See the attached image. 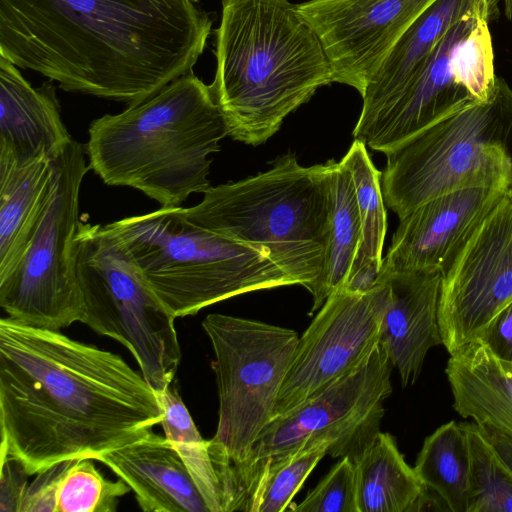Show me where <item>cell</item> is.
Instances as JSON below:
<instances>
[{
  "label": "cell",
  "mask_w": 512,
  "mask_h": 512,
  "mask_svg": "<svg viewBox=\"0 0 512 512\" xmlns=\"http://www.w3.org/2000/svg\"><path fill=\"white\" fill-rule=\"evenodd\" d=\"M143 375L112 352L59 332L0 320V458L37 475L94 459L161 425Z\"/></svg>",
  "instance_id": "cell-1"
},
{
  "label": "cell",
  "mask_w": 512,
  "mask_h": 512,
  "mask_svg": "<svg viewBox=\"0 0 512 512\" xmlns=\"http://www.w3.org/2000/svg\"><path fill=\"white\" fill-rule=\"evenodd\" d=\"M211 30L200 0H0V56L127 107L193 72Z\"/></svg>",
  "instance_id": "cell-2"
},
{
  "label": "cell",
  "mask_w": 512,
  "mask_h": 512,
  "mask_svg": "<svg viewBox=\"0 0 512 512\" xmlns=\"http://www.w3.org/2000/svg\"><path fill=\"white\" fill-rule=\"evenodd\" d=\"M209 85L228 136L258 146L333 83L325 50L288 0H221Z\"/></svg>",
  "instance_id": "cell-3"
},
{
  "label": "cell",
  "mask_w": 512,
  "mask_h": 512,
  "mask_svg": "<svg viewBox=\"0 0 512 512\" xmlns=\"http://www.w3.org/2000/svg\"><path fill=\"white\" fill-rule=\"evenodd\" d=\"M88 134L89 167L105 184L178 208L211 187L209 156L228 127L210 86L191 72L141 104L93 120Z\"/></svg>",
  "instance_id": "cell-4"
},
{
  "label": "cell",
  "mask_w": 512,
  "mask_h": 512,
  "mask_svg": "<svg viewBox=\"0 0 512 512\" xmlns=\"http://www.w3.org/2000/svg\"><path fill=\"white\" fill-rule=\"evenodd\" d=\"M330 171V160L306 167L294 154H285L264 172L211 186L200 203L179 212L204 229L266 249L311 292L323 264Z\"/></svg>",
  "instance_id": "cell-5"
},
{
  "label": "cell",
  "mask_w": 512,
  "mask_h": 512,
  "mask_svg": "<svg viewBox=\"0 0 512 512\" xmlns=\"http://www.w3.org/2000/svg\"><path fill=\"white\" fill-rule=\"evenodd\" d=\"M104 226L176 318L240 294L297 285L266 249L197 226L179 207Z\"/></svg>",
  "instance_id": "cell-6"
},
{
  "label": "cell",
  "mask_w": 512,
  "mask_h": 512,
  "mask_svg": "<svg viewBox=\"0 0 512 512\" xmlns=\"http://www.w3.org/2000/svg\"><path fill=\"white\" fill-rule=\"evenodd\" d=\"M385 204L401 219L421 204L469 187L512 192V88L470 100L386 154Z\"/></svg>",
  "instance_id": "cell-7"
},
{
  "label": "cell",
  "mask_w": 512,
  "mask_h": 512,
  "mask_svg": "<svg viewBox=\"0 0 512 512\" xmlns=\"http://www.w3.org/2000/svg\"><path fill=\"white\" fill-rule=\"evenodd\" d=\"M75 241L80 322L125 346L149 385L163 391L181 360L176 317L104 225L81 221Z\"/></svg>",
  "instance_id": "cell-8"
},
{
  "label": "cell",
  "mask_w": 512,
  "mask_h": 512,
  "mask_svg": "<svg viewBox=\"0 0 512 512\" xmlns=\"http://www.w3.org/2000/svg\"><path fill=\"white\" fill-rule=\"evenodd\" d=\"M391 366L379 341L357 366L274 417L259 434L247 460L232 465L238 491L251 498L267 461L282 458L305 443L326 442L327 454L355 461L380 432L383 404L392 392Z\"/></svg>",
  "instance_id": "cell-9"
},
{
  "label": "cell",
  "mask_w": 512,
  "mask_h": 512,
  "mask_svg": "<svg viewBox=\"0 0 512 512\" xmlns=\"http://www.w3.org/2000/svg\"><path fill=\"white\" fill-rule=\"evenodd\" d=\"M73 138L53 160L54 184L46 209L16 267L0 279V306L8 318L38 329L60 330L83 316L76 275L80 188L90 169Z\"/></svg>",
  "instance_id": "cell-10"
},
{
  "label": "cell",
  "mask_w": 512,
  "mask_h": 512,
  "mask_svg": "<svg viewBox=\"0 0 512 512\" xmlns=\"http://www.w3.org/2000/svg\"><path fill=\"white\" fill-rule=\"evenodd\" d=\"M202 328L214 352L219 398L210 446L239 465L274 417L299 337L288 328L219 313L207 315Z\"/></svg>",
  "instance_id": "cell-11"
},
{
  "label": "cell",
  "mask_w": 512,
  "mask_h": 512,
  "mask_svg": "<svg viewBox=\"0 0 512 512\" xmlns=\"http://www.w3.org/2000/svg\"><path fill=\"white\" fill-rule=\"evenodd\" d=\"M438 321L451 355L477 340L512 301V192L461 237L441 266Z\"/></svg>",
  "instance_id": "cell-12"
},
{
  "label": "cell",
  "mask_w": 512,
  "mask_h": 512,
  "mask_svg": "<svg viewBox=\"0 0 512 512\" xmlns=\"http://www.w3.org/2000/svg\"><path fill=\"white\" fill-rule=\"evenodd\" d=\"M387 300L388 285L381 278L369 293L338 289L326 299L298 339L274 417L292 410L369 355L380 341Z\"/></svg>",
  "instance_id": "cell-13"
},
{
  "label": "cell",
  "mask_w": 512,
  "mask_h": 512,
  "mask_svg": "<svg viewBox=\"0 0 512 512\" xmlns=\"http://www.w3.org/2000/svg\"><path fill=\"white\" fill-rule=\"evenodd\" d=\"M437 0H308L297 11L318 36L333 83L362 95L387 55Z\"/></svg>",
  "instance_id": "cell-14"
},
{
  "label": "cell",
  "mask_w": 512,
  "mask_h": 512,
  "mask_svg": "<svg viewBox=\"0 0 512 512\" xmlns=\"http://www.w3.org/2000/svg\"><path fill=\"white\" fill-rule=\"evenodd\" d=\"M499 15L490 5L453 25L409 82L373 112L359 116L354 139L385 155L464 103L474 100L455 79L452 58L477 20Z\"/></svg>",
  "instance_id": "cell-15"
},
{
  "label": "cell",
  "mask_w": 512,
  "mask_h": 512,
  "mask_svg": "<svg viewBox=\"0 0 512 512\" xmlns=\"http://www.w3.org/2000/svg\"><path fill=\"white\" fill-rule=\"evenodd\" d=\"M507 192L469 187L433 198L399 219L382 269H439L469 228Z\"/></svg>",
  "instance_id": "cell-16"
},
{
  "label": "cell",
  "mask_w": 512,
  "mask_h": 512,
  "mask_svg": "<svg viewBox=\"0 0 512 512\" xmlns=\"http://www.w3.org/2000/svg\"><path fill=\"white\" fill-rule=\"evenodd\" d=\"M380 278L388 285L380 342L406 387L418 379L428 351L442 344L438 321L441 273L439 269L381 268Z\"/></svg>",
  "instance_id": "cell-17"
},
{
  "label": "cell",
  "mask_w": 512,
  "mask_h": 512,
  "mask_svg": "<svg viewBox=\"0 0 512 512\" xmlns=\"http://www.w3.org/2000/svg\"><path fill=\"white\" fill-rule=\"evenodd\" d=\"M52 82L34 88L17 66L0 56V159L54 160L72 139Z\"/></svg>",
  "instance_id": "cell-18"
},
{
  "label": "cell",
  "mask_w": 512,
  "mask_h": 512,
  "mask_svg": "<svg viewBox=\"0 0 512 512\" xmlns=\"http://www.w3.org/2000/svg\"><path fill=\"white\" fill-rule=\"evenodd\" d=\"M97 461L124 480L145 512H210L171 441L149 431Z\"/></svg>",
  "instance_id": "cell-19"
},
{
  "label": "cell",
  "mask_w": 512,
  "mask_h": 512,
  "mask_svg": "<svg viewBox=\"0 0 512 512\" xmlns=\"http://www.w3.org/2000/svg\"><path fill=\"white\" fill-rule=\"evenodd\" d=\"M445 373L455 411L512 438L511 365L475 340L450 355Z\"/></svg>",
  "instance_id": "cell-20"
},
{
  "label": "cell",
  "mask_w": 512,
  "mask_h": 512,
  "mask_svg": "<svg viewBox=\"0 0 512 512\" xmlns=\"http://www.w3.org/2000/svg\"><path fill=\"white\" fill-rule=\"evenodd\" d=\"M492 0H437L393 46L362 97L360 116L367 115L397 94L422 67L447 31L471 12Z\"/></svg>",
  "instance_id": "cell-21"
},
{
  "label": "cell",
  "mask_w": 512,
  "mask_h": 512,
  "mask_svg": "<svg viewBox=\"0 0 512 512\" xmlns=\"http://www.w3.org/2000/svg\"><path fill=\"white\" fill-rule=\"evenodd\" d=\"M54 184L48 157L0 159V279L20 262L46 209Z\"/></svg>",
  "instance_id": "cell-22"
},
{
  "label": "cell",
  "mask_w": 512,
  "mask_h": 512,
  "mask_svg": "<svg viewBox=\"0 0 512 512\" xmlns=\"http://www.w3.org/2000/svg\"><path fill=\"white\" fill-rule=\"evenodd\" d=\"M354 463L358 512H411L426 488L389 433L379 432Z\"/></svg>",
  "instance_id": "cell-23"
},
{
  "label": "cell",
  "mask_w": 512,
  "mask_h": 512,
  "mask_svg": "<svg viewBox=\"0 0 512 512\" xmlns=\"http://www.w3.org/2000/svg\"><path fill=\"white\" fill-rule=\"evenodd\" d=\"M330 211L321 273L310 292L311 312L341 288L349 276L361 241V220L352 176L340 161L330 160Z\"/></svg>",
  "instance_id": "cell-24"
},
{
  "label": "cell",
  "mask_w": 512,
  "mask_h": 512,
  "mask_svg": "<svg viewBox=\"0 0 512 512\" xmlns=\"http://www.w3.org/2000/svg\"><path fill=\"white\" fill-rule=\"evenodd\" d=\"M414 469L423 485L438 494L449 511L467 512L470 461L460 423L447 422L426 437Z\"/></svg>",
  "instance_id": "cell-25"
},
{
  "label": "cell",
  "mask_w": 512,
  "mask_h": 512,
  "mask_svg": "<svg viewBox=\"0 0 512 512\" xmlns=\"http://www.w3.org/2000/svg\"><path fill=\"white\" fill-rule=\"evenodd\" d=\"M164 415L161 426L182 458L210 512H224L223 493L210 441L198 431L177 389L157 392Z\"/></svg>",
  "instance_id": "cell-26"
},
{
  "label": "cell",
  "mask_w": 512,
  "mask_h": 512,
  "mask_svg": "<svg viewBox=\"0 0 512 512\" xmlns=\"http://www.w3.org/2000/svg\"><path fill=\"white\" fill-rule=\"evenodd\" d=\"M341 162L352 176L361 220V241L350 276L367 262L382 263L387 215L381 188V172L374 166L366 145L354 139Z\"/></svg>",
  "instance_id": "cell-27"
},
{
  "label": "cell",
  "mask_w": 512,
  "mask_h": 512,
  "mask_svg": "<svg viewBox=\"0 0 512 512\" xmlns=\"http://www.w3.org/2000/svg\"><path fill=\"white\" fill-rule=\"evenodd\" d=\"M466 434L470 472L467 512H512V473L477 423H460Z\"/></svg>",
  "instance_id": "cell-28"
},
{
  "label": "cell",
  "mask_w": 512,
  "mask_h": 512,
  "mask_svg": "<svg viewBox=\"0 0 512 512\" xmlns=\"http://www.w3.org/2000/svg\"><path fill=\"white\" fill-rule=\"evenodd\" d=\"M328 443H305L271 462L256 492L253 512L286 510L305 479L327 454Z\"/></svg>",
  "instance_id": "cell-29"
},
{
  "label": "cell",
  "mask_w": 512,
  "mask_h": 512,
  "mask_svg": "<svg viewBox=\"0 0 512 512\" xmlns=\"http://www.w3.org/2000/svg\"><path fill=\"white\" fill-rule=\"evenodd\" d=\"M130 490L122 479L104 478L91 459H79L61 481L57 512H114L119 499Z\"/></svg>",
  "instance_id": "cell-30"
},
{
  "label": "cell",
  "mask_w": 512,
  "mask_h": 512,
  "mask_svg": "<svg viewBox=\"0 0 512 512\" xmlns=\"http://www.w3.org/2000/svg\"><path fill=\"white\" fill-rule=\"evenodd\" d=\"M489 15L481 16L469 34L457 46L452 67L456 81L476 101H489L495 91L497 76L489 29Z\"/></svg>",
  "instance_id": "cell-31"
},
{
  "label": "cell",
  "mask_w": 512,
  "mask_h": 512,
  "mask_svg": "<svg viewBox=\"0 0 512 512\" xmlns=\"http://www.w3.org/2000/svg\"><path fill=\"white\" fill-rule=\"evenodd\" d=\"M297 512H358L354 460L343 457L300 504Z\"/></svg>",
  "instance_id": "cell-32"
},
{
  "label": "cell",
  "mask_w": 512,
  "mask_h": 512,
  "mask_svg": "<svg viewBox=\"0 0 512 512\" xmlns=\"http://www.w3.org/2000/svg\"><path fill=\"white\" fill-rule=\"evenodd\" d=\"M76 461H62L37 474L26 489L19 512H57L59 486Z\"/></svg>",
  "instance_id": "cell-33"
},
{
  "label": "cell",
  "mask_w": 512,
  "mask_h": 512,
  "mask_svg": "<svg viewBox=\"0 0 512 512\" xmlns=\"http://www.w3.org/2000/svg\"><path fill=\"white\" fill-rule=\"evenodd\" d=\"M477 340L499 361L512 366V301L495 316Z\"/></svg>",
  "instance_id": "cell-34"
},
{
  "label": "cell",
  "mask_w": 512,
  "mask_h": 512,
  "mask_svg": "<svg viewBox=\"0 0 512 512\" xmlns=\"http://www.w3.org/2000/svg\"><path fill=\"white\" fill-rule=\"evenodd\" d=\"M23 465L12 458L1 459L0 511L19 512L27 489V477Z\"/></svg>",
  "instance_id": "cell-35"
},
{
  "label": "cell",
  "mask_w": 512,
  "mask_h": 512,
  "mask_svg": "<svg viewBox=\"0 0 512 512\" xmlns=\"http://www.w3.org/2000/svg\"><path fill=\"white\" fill-rule=\"evenodd\" d=\"M382 263L367 262L353 272L339 289L354 294H366L372 291L379 283Z\"/></svg>",
  "instance_id": "cell-36"
},
{
  "label": "cell",
  "mask_w": 512,
  "mask_h": 512,
  "mask_svg": "<svg viewBox=\"0 0 512 512\" xmlns=\"http://www.w3.org/2000/svg\"><path fill=\"white\" fill-rule=\"evenodd\" d=\"M478 426L485 439L491 444L498 456L512 473V438L490 426Z\"/></svg>",
  "instance_id": "cell-37"
},
{
  "label": "cell",
  "mask_w": 512,
  "mask_h": 512,
  "mask_svg": "<svg viewBox=\"0 0 512 512\" xmlns=\"http://www.w3.org/2000/svg\"><path fill=\"white\" fill-rule=\"evenodd\" d=\"M500 1L503 2L504 15L508 20L512 19V0H492L496 5H499Z\"/></svg>",
  "instance_id": "cell-38"
}]
</instances>
